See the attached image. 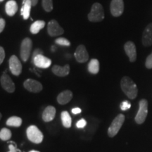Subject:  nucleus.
Returning <instances> with one entry per match:
<instances>
[{
	"instance_id": "f257e3e1",
	"label": "nucleus",
	"mask_w": 152,
	"mask_h": 152,
	"mask_svg": "<svg viewBox=\"0 0 152 152\" xmlns=\"http://www.w3.org/2000/svg\"><path fill=\"white\" fill-rule=\"evenodd\" d=\"M121 87L123 92L130 99H134L137 97L138 93L137 87L130 77L128 76L123 77L121 81Z\"/></svg>"
},
{
	"instance_id": "f03ea898",
	"label": "nucleus",
	"mask_w": 152,
	"mask_h": 152,
	"mask_svg": "<svg viewBox=\"0 0 152 152\" xmlns=\"http://www.w3.org/2000/svg\"><path fill=\"white\" fill-rule=\"evenodd\" d=\"M88 19L91 22H99L104 18V11L103 7L99 3H94L92 5Z\"/></svg>"
},
{
	"instance_id": "7ed1b4c3",
	"label": "nucleus",
	"mask_w": 152,
	"mask_h": 152,
	"mask_svg": "<svg viewBox=\"0 0 152 152\" xmlns=\"http://www.w3.org/2000/svg\"><path fill=\"white\" fill-rule=\"evenodd\" d=\"M26 134L30 142L35 144H40L43 141V133L35 125H30L26 130Z\"/></svg>"
},
{
	"instance_id": "20e7f679",
	"label": "nucleus",
	"mask_w": 152,
	"mask_h": 152,
	"mask_svg": "<svg viewBox=\"0 0 152 152\" xmlns=\"http://www.w3.org/2000/svg\"><path fill=\"white\" fill-rule=\"evenodd\" d=\"M125 121V115L123 114H119L114 118L113 122L108 130V135L110 137H113L118 134L119 130H121V127Z\"/></svg>"
},
{
	"instance_id": "39448f33",
	"label": "nucleus",
	"mask_w": 152,
	"mask_h": 152,
	"mask_svg": "<svg viewBox=\"0 0 152 152\" xmlns=\"http://www.w3.org/2000/svg\"><path fill=\"white\" fill-rule=\"evenodd\" d=\"M32 47H33V42L29 37L23 39L20 45V55L23 61L26 62L29 58L31 53Z\"/></svg>"
},
{
	"instance_id": "423d86ee",
	"label": "nucleus",
	"mask_w": 152,
	"mask_h": 152,
	"mask_svg": "<svg viewBox=\"0 0 152 152\" xmlns=\"http://www.w3.org/2000/svg\"><path fill=\"white\" fill-rule=\"evenodd\" d=\"M148 113V102L146 99H142L139 102V110L137 113L135 121L137 124H142L145 121Z\"/></svg>"
},
{
	"instance_id": "0eeeda50",
	"label": "nucleus",
	"mask_w": 152,
	"mask_h": 152,
	"mask_svg": "<svg viewBox=\"0 0 152 152\" xmlns=\"http://www.w3.org/2000/svg\"><path fill=\"white\" fill-rule=\"evenodd\" d=\"M9 69L13 75L18 76L22 72V64L18 58L15 55H12L9 60Z\"/></svg>"
},
{
	"instance_id": "6e6552de",
	"label": "nucleus",
	"mask_w": 152,
	"mask_h": 152,
	"mask_svg": "<svg viewBox=\"0 0 152 152\" xmlns=\"http://www.w3.org/2000/svg\"><path fill=\"white\" fill-rule=\"evenodd\" d=\"M0 83L4 90L9 93H13L16 90V86L14 82L10 77V76L7 73H4L0 78Z\"/></svg>"
},
{
	"instance_id": "1a4fd4ad",
	"label": "nucleus",
	"mask_w": 152,
	"mask_h": 152,
	"mask_svg": "<svg viewBox=\"0 0 152 152\" xmlns=\"http://www.w3.org/2000/svg\"><path fill=\"white\" fill-rule=\"evenodd\" d=\"M23 86L26 90L33 93H38L42 90V85L33 79H27L24 82Z\"/></svg>"
},
{
	"instance_id": "9d476101",
	"label": "nucleus",
	"mask_w": 152,
	"mask_h": 152,
	"mask_svg": "<svg viewBox=\"0 0 152 152\" xmlns=\"http://www.w3.org/2000/svg\"><path fill=\"white\" fill-rule=\"evenodd\" d=\"M47 32L49 35L52 37H56V36L62 35L64 33V30L56 20H52L48 23Z\"/></svg>"
},
{
	"instance_id": "9b49d317",
	"label": "nucleus",
	"mask_w": 152,
	"mask_h": 152,
	"mask_svg": "<svg viewBox=\"0 0 152 152\" xmlns=\"http://www.w3.org/2000/svg\"><path fill=\"white\" fill-rule=\"evenodd\" d=\"M111 13L113 16L118 17L121 16L124 11L123 0H112L111 2Z\"/></svg>"
},
{
	"instance_id": "f8f14e48",
	"label": "nucleus",
	"mask_w": 152,
	"mask_h": 152,
	"mask_svg": "<svg viewBox=\"0 0 152 152\" xmlns=\"http://www.w3.org/2000/svg\"><path fill=\"white\" fill-rule=\"evenodd\" d=\"M33 63L37 68H47L52 64V60L43 56V54H39L33 58Z\"/></svg>"
},
{
	"instance_id": "ddd939ff",
	"label": "nucleus",
	"mask_w": 152,
	"mask_h": 152,
	"mask_svg": "<svg viewBox=\"0 0 152 152\" xmlns=\"http://www.w3.org/2000/svg\"><path fill=\"white\" fill-rule=\"evenodd\" d=\"M76 61L79 63H85L89 59V54L87 49L83 45H79L74 54Z\"/></svg>"
},
{
	"instance_id": "4468645a",
	"label": "nucleus",
	"mask_w": 152,
	"mask_h": 152,
	"mask_svg": "<svg viewBox=\"0 0 152 152\" xmlns=\"http://www.w3.org/2000/svg\"><path fill=\"white\" fill-rule=\"evenodd\" d=\"M124 49L127 56L129 57L130 62L135 61L137 59V50L135 45L131 41L127 42L125 44Z\"/></svg>"
},
{
	"instance_id": "2eb2a0df",
	"label": "nucleus",
	"mask_w": 152,
	"mask_h": 152,
	"mask_svg": "<svg viewBox=\"0 0 152 152\" xmlns=\"http://www.w3.org/2000/svg\"><path fill=\"white\" fill-rule=\"evenodd\" d=\"M142 44L146 47H149L152 45V23L148 25L144 30L142 35Z\"/></svg>"
},
{
	"instance_id": "dca6fc26",
	"label": "nucleus",
	"mask_w": 152,
	"mask_h": 152,
	"mask_svg": "<svg viewBox=\"0 0 152 152\" xmlns=\"http://www.w3.org/2000/svg\"><path fill=\"white\" fill-rule=\"evenodd\" d=\"M56 115V109L52 106H48L45 108L42 113V120L45 122H50L54 120Z\"/></svg>"
},
{
	"instance_id": "f3484780",
	"label": "nucleus",
	"mask_w": 152,
	"mask_h": 152,
	"mask_svg": "<svg viewBox=\"0 0 152 152\" xmlns=\"http://www.w3.org/2000/svg\"><path fill=\"white\" fill-rule=\"evenodd\" d=\"M72 98H73V92L71 90H65L61 92L57 96V102L61 105H65L71 102Z\"/></svg>"
},
{
	"instance_id": "a211bd4d",
	"label": "nucleus",
	"mask_w": 152,
	"mask_h": 152,
	"mask_svg": "<svg viewBox=\"0 0 152 152\" xmlns=\"http://www.w3.org/2000/svg\"><path fill=\"white\" fill-rule=\"evenodd\" d=\"M52 72L54 75L58 77H65L70 73V66L66 64L64 66L54 65L52 67Z\"/></svg>"
},
{
	"instance_id": "6ab92c4d",
	"label": "nucleus",
	"mask_w": 152,
	"mask_h": 152,
	"mask_svg": "<svg viewBox=\"0 0 152 152\" xmlns=\"http://www.w3.org/2000/svg\"><path fill=\"white\" fill-rule=\"evenodd\" d=\"M18 7L16 1L14 0H10L7 1L5 6V11L7 14L9 16H13L16 14V13L18 11Z\"/></svg>"
},
{
	"instance_id": "aec40b11",
	"label": "nucleus",
	"mask_w": 152,
	"mask_h": 152,
	"mask_svg": "<svg viewBox=\"0 0 152 152\" xmlns=\"http://www.w3.org/2000/svg\"><path fill=\"white\" fill-rule=\"evenodd\" d=\"M32 3L30 0H26L24 2H23V7L20 10V14L23 16L24 20H27L29 18L30 14V9H31Z\"/></svg>"
},
{
	"instance_id": "412c9836",
	"label": "nucleus",
	"mask_w": 152,
	"mask_h": 152,
	"mask_svg": "<svg viewBox=\"0 0 152 152\" xmlns=\"http://www.w3.org/2000/svg\"><path fill=\"white\" fill-rule=\"evenodd\" d=\"M61 118L62 124L64 125V127H65L66 128H71L72 124V119L69 113L66 111H62L61 114Z\"/></svg>"
},
{
	"instance_id": "4be33fe9",
	"label": "nucleus",
	"mask_w": 152,
	"mask_h": 152,
	"mask_svg": "<svg viewBox=\"0 0 152 152\" xmlns=\"http://www.w3.org/2000/svg\"><path fill=\"white\" fill-rule=\"evenodd\" d=\"M45 22L44 20H37L30 26V30L31 33L37 34L42 28H45Z\"/></svg>"
},
{
	"instance_id": "5701e85b",
	"label": "nucleus",
	"mask_w": 152,
	"mask_h": 152,
	"mask_svg": "<svg viewBox=\"0 0 152 152\" xmlns=\"http://www.w3.org/2000/svg\"><path fill=\"white\" fill-rule=\"evenodd\" d=\"M88 71L92 74H97L99 71V62L96 58L90 60L88 64Z\"/></svg>"
},
{
	"instance_id": "b1692460",
	"label": "nucleus",
	"mask_w": 152,
	"mask_h": 152,
	"mask_svg": "<svg viewBox=\"0 0 152 152\" xmlns=\"http://www.w3.org/2000/svg\"><path fill=\"white\" fill-rule=\"evenodd\" d=\"M6 124L8 126L18 128L22 125V119L18 116H11L7 120Z\"/></svg>"
},
{
	"instance_id": "393cba45",
	"label": "nucleus",
	"mask_w": 152,
	"mask_h": 152,
	"mask_svg": "<svg viewBox=\"0 0 152 152\" xmlns=\"http://www.w3.org/2000/svg\"><path fill=\"white\" fill-rule=\"evenodd\" d=\"M11 137V132L7 128H2L0 130V140L8 141Z\"/></svg>"
},
{
	"instance_id": "a878e982",
	"label": "nucleus",
	"mask_w": 152,
	"mask_h": 152,
	"mask_svg": "<svg viewBox=\"0 0 152 152\" xmlns=\"http://www.w3.org/2000/svg\"><path fill=\"white\" fill-rule=\"evenodd\" d=\"M42 7L47 12H50L53 9L52 0H42Z\"/></svg>"
},
{
	"instance_id": "bb28decb",
	"label": "nucleus",
	"mask_w": 152,
	"mask_h": 152,
	"mask_svg": "<svg viewBox=\"0 0 152 152\" xmlns=\"http://www.w3.org/2000/svg\"><path fill=\"white\" fill-rule=\"evenodd\" d=\"M55 42L57 45H61V46H65V47H69L71 45V42L68 41L67 39L64 37H59L55 40Z\"/></svg>"
},
{
	"instance_id": "cd10ccee",
	"label": "nucleus",
	"mask_w": 152,
	"mask_h": 152,
	"mask_svg": "<svg viewBox=\"0 0 152 152\" xmlns=\"http://www.w3.org/2000/svg\"><path fill=\"white\" fill-rule=\"evenodd\" d=\"M86 125H87V121L83 118L80 119V121H78L77 123H76V127L79 129L84 128L86 126Z\"/></svg>"
},
{
	"instance_id": "c85d7f7f",
	"label": "nucleus",
	"mask_w": 152,
	"mask_h": 152,
	"mask_svg": "<svg viewBox=\"0 0 152 152\" xmlns=\"http://www.w3.org/2000/svg\"><path fill=\"white\" fill-rule=\"evenodd\" d=\"M131 104L129 103L128 101H124L121 104V109L122 111H126L129 109H130Z\"/></svg>"
},
{
	"instance_id": "c756f323",
	"label": "nucleus",
	"mask_w": 152,
	"mask_h": 152,
	"mask_svg": "<svg viewBox=\"0 0 152 152\" xmlns=\"http://www.w3.org/2000/svg\"><path fill=\"white\" fill-rule=\"evenodd\" d=\"M145 66L149 69H151L152 68V53L148 56L147 59H146Z\"/></svg>"
},
{
	"instance_id": "7c9ffc66",
	"label": "nucleus",
	"mask_w": 152,
	"mask_h": 152,
	"mask_svg": "<svg viewBox=\"0 0 152 152\" xmlns=\"http://www.w3.org/2000/svg\"><path fill=\"white\" fill-rule=\"evenodd\" d=\"M10 142V143L13 144H10V145L9 146V152H18V151H20V150L17 149L16 147V144L14 142Z\"/></svg>"
},
{
	"instance_id": "2f4dec72",
	"label": "nucleus",
	"mask_w": 152,
	"mask_h": 152,
	"mask_svg": "<svg viewBox=\"0 0 152 152\" xmlns=\"http://www.w3.org/2000/svg\"><path fill=\"white\" fill-rule=\"evenodd\" d=\"M5 58V51L2 47L0 46V65L2 64Z\"/></svg>"
},
{
	"instance_id": "473e14b6",
	"label": "nucleus",
	"mask_w": 152,
	"mask_h": 152,
	"mask_svg": "<svg viewBox=\"0 0 152 152\" xmlns=\"http://www.w3.org/2000/svg\"><path fill=\"white\" fill-rule=\"evenodd\" d=\"M5 25H6V22L4 19L0 18V33L3 31L4 29Z\"/></svg>"
},
{
	"instance_id": "72a5a7b5",
	"label": "nucleus",
	"mask_w": 152,
	"mask_h": 152,
	"mask_svg": "<svg viewBox=\"0 0 152 152\" xmlns=\"http://www.w3.org/2000/svg\"><path fill=\"white\" fill-rule=\"evenodd\" d=\"M39 54H43V51L40 49H36L33 54V58Z\"/></svg>"
},
{
	"instance_id": "f704fd0d",
	"label": "nucleus",
	"mask_w": 152,
	"mask_h": 152,
	"mask_svg": "<svg viewBox=\"0 0 152 152\" xmlns=\"http://www.w3.org/2000/svg\"><path fill=\"white\" fill-rule=\"evenodd\" d=\"M82 111L81 109H80V108L78 107H76V108H74V109H72V113H73V114H79Z\"/></svg>"
},
{
	"instance_id": "c9c22d12",
	"label": "nucleus",
	"mask_w": 152,
	"mask_h": 152,
	"mask_svg": "<svg viewBox=\"0 0 152 152\" xmlns=\"http://www.w3.org/2000/svg\"><path fill=\"white\" fill-rule=\"evenodd\" d=\"M25 1H26V0H23V2H24ZM30 1H31L32 6H33V7H35V5H37V4L38 2V0H30Z\"/></svg>"
},
{
	"instance_id": "e433bc0d",
	"label": "nucleus",
	"mask_w": 152,
	"mask_h": 152,
	"mask_svg": "<svg viewBox=\"0 0 152 152\" xmlns=\"http://www.w3.org/2000/svg\"><path fill=\"white\" fill-rule=\"evenodd\" d=\"M29 152H39V151H35V150H32V151H29Z\"/></svg>"
},
{
	"instance_id": "4c0bfd02",
	"label": "nucleus",
	"mask_w": 152,
	"mask_h": 152,
	"mask_svg": "<svg viewBox=\"0 0 152 152\" xmlns=\"http://www.w3.org/2000/svg\"><path fill=\"white\" fill-rule=\"evenodd\" d=\"M1 117H2V115H1V113H0V120H1Z\"/></svg>"
},
{
	"instance_id": "58836bf2",
	"label": "nucleus",
	"mask_w": 152,
	"mask_h": 152,
	"mask_svg": "<svg viewBox=\"0 0 152 152\" xmlns=\"http://www.w3.org/2000/svg\"><path fill=\"white\" fill-rule=\"evenodd\" d=\"M4 0H0V2H1V1H3Z\"/></svg>"
}]
</instances>
